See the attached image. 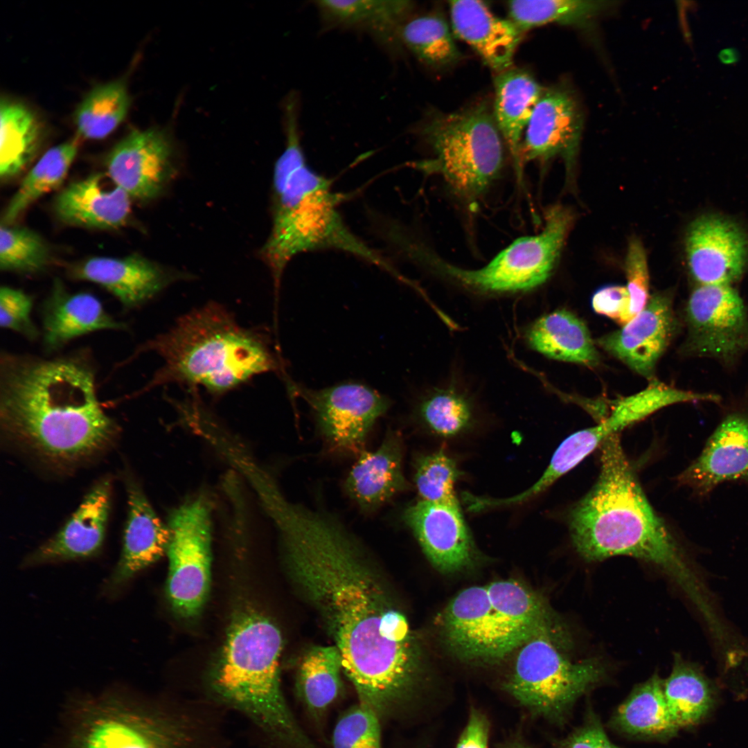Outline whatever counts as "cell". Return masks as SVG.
<instances>
[{
  "label": "cell",
  "instance_id": "cell-1",
  "mask_svg": "<svg viewBox=\"0 0 748 748\" xmlns=\"http://www.w3.org/2000/svg\"><path fill=\"white\" fill-rule=\"evenodd\" d=\"M274 522L290 571L325 621L359 702L380 718L405 706L420 679L416 645L356 538L332 514L292 502Z\"/></svg>",
  "mask_w": 748,
  "mask_h": 748
},
{
  "label": "cell",
  "instance_id": "cell-2",
  "mask_svg": "<svg viewBox=\"0 0 748 748\" xmlns=\"http://www.w3.org/2000/svg\"><path fill=\"white\" fill-rule=\"evenodd\" d=\"M0 423L10 437L61 461L94 454L117 432L98 401L85 350L49 359L1 352Z\"/></svg>",
  "mask_w": 748,
  "mask_h": 748
},
{
  "label": "cell",
  "instance_id": "cell-3",
  "mask_svg": "<svg viewBox=\"0 0 748 748\" xmlns=\"http://www.w3.org/2000/svg\"><path fill=\"white\" fill-rule=\"evenodd\" d=\"M600 447L597 481L569 515L576 551L587 561L626 555L650 562L671 577L692 600L697 598L700 582L677 540L649 504L618 434L610 435Z\"/></svg>",
  "mask_w": 748,
  "mask_h": 748
},
{
  "label": "cell",
  "instance_id": "cell-4",
  "mask_svg": "<svg viewBox=\"0 0 748 748\" xmlns=\"http://www.w3.org/2000/svg\"><path fill=\"white\" fill-rule=\"evenodd\" d=\"M286 145L276 160L272 180V222L260 256L269 269L275 306L284 271L296 256L335 250L353 255L404 283L392 262L347 225L339 206L347 195L336 192L332 181L308 163L301 146L297 116L286 118Z\"/></svg>",
  "mask_w": 748,
  "mask_h": 748
},
{
  "label": "cell",
  "instance_id": "cell-5",
  "mask_svg": "<svg viewBox=\"0 0 748 748\" xmlns=\"http://www.w3.org/2000/svg\"><path fill=\"white\" fill-rule=\"evenodd\" d=\"M148 351L159 355L163 365L131 397L172 383L191 389L200 386L221 396L280 368L265 335L240 326L229 310L213 302L179 317L170 330L139 346L117 367Z\"/></svg>",
  "mask_w": 748,
  "mask_h": 748
},
{
  "label": "cell",
  "instance_id": "cell-6",
  "mask_svg": "<svg viewBox=\"0 0 748 748\" xmlns=\"http://www.w3.org/2000/svg\"><path fill=\"white\" fill-rule=\"evenodd\" d=\"M283 640L276 625L253 609L233 618L210 676L216 698L248 716L289 748H315L294 720L280 685Z\"/></svg>",
  "mask_w": 748,
  "mask_h": 748
},
{
  "label": "cell",
  "instance_id": "cell-7",
  "mask_svg": "<svg viewBox=\"0 0 748 748\" xmlns=\"http://www.w3.org/2000/svg\"><path fill=\"white\" fill-rule=\"evenodd\" d=\"M573 220L570 210L560 205L552 206L546 211L540 233L519 238L486 265L475 269L447 262L413 236L402 242L400 254L475 293L524 292L540 286L550 277Z\"/></svg>",
  "mask_w": 748,
  "mask_h": 748
},
{
  "label": "cell",
  "instance_id": "cell-8",
  "mask_svg": "<svg viewBox=\"0 0 748 748\" xmlns=\"http://www.w3.org/2000/svg\"><path fill=\"white\" fill-rule=\"evenodd\" d=\"M60 748H193L194 727L126 693L75 699L66 709Z\"/></svg>",
  "mask_w": 748,
  "mask_h": 748
},
{
  "label": "cell",
  "instance_id": "cell-9",
  "mask_svg": "<svg viewBox=\"0 0 748 748\" xmlns=\"http://www.w3.org/2000/svg\"><path fill=\"white\" fill-rule=\"evenodd\" d=\"M421 134L433 157L414 167L440 175L465 202L478 200L498 179L504 162L503 137L487 105L436 114Z\"/></svg>",
  "mask_w": 748,
  "mask_h": 748
},
{
  "label": "cell",
  "instance_id": "cell-10",
  "mask_svg": "<svg viewBox=\"0 0 748 748\" xmlns=\"http://www.w3.org/2000/svg\"><path fill=\"white\" fill-rule=\"evenodd\" d=\"M558 627L542 629L519 648L505 690L534 715L560 720L574 702L605 675L598 658L580 661L567 659L560 650L565 636Z\"/></svg>",
  "mask_w": 748,
  "mask_h": 748
},
{
  "label": "cell",
  "instance_id": "cell-11",
  "mask_svg": "<svg viewBox=\"0 0 748 748\" xmlns=\"http://www.w3.org/2000/svg\"><path fill=\"white\" fill-rule=\"evenodd\" d=\"M211 517L210 504L202 497L181 505L169 517L167 594L173 610L181 618L197 616L208 594Z\"/></svg>",
  "mask_w": 748,
  "mask_h": 748
},
{
  "label": "cell",
  "instance_id": "cell-12",
  "mask_svg": "<svg viewBox=\"0 0 748 748\" xmlns=\"http://www.w3.org/2000/svg\"><path fill=\"white\" fill-rule=\"evenodd\" d=\"M682 355L713 359L727 368L748 353V310L729 285H697L687 301Z\"/></svg>",
  "mask_w": 748,
  "mask_h": 748
},
{
  "label": "cell",
  "instance_id": "cell-13",
  "mask_svg": "<svg viewBox=\"0 0 748 748\" xmlns=\"http://www.w3.org/2000/svg\"><path fill=\"white\" fill-rule=\"evenodd\" d=\"M288 384L310 407L330 447L339 452L359 455L371 427L391 406L387 398L360 383L345 382L319 390Z\"/></svg>",
  "mask_w": 748,
  "mask_h": 748
},
{
  "label": "cell",
  "instance_id": "cell-14",
  "mask_svg": "<svg viewBox=\"0 0 748 748\" xmlns=\"http://www.w3.org/2000/svg\"><path fill=\"white\" fill-rule=\"evenodd\" d=\"M106 168L109 179L131 199L150 201L176 175L172 141L159 128L133 130L111 150Z\"/></svg>",
  "mask_w": 748,
  "mask_h": 748
},
{
  "label": "cell",
  "instance_id": "cell-15",
  "mask_svg": "<svg viewBox=\"0 0 748 748\" xmlns=\"http://www.w3.org/2000/svg\"><path fill=\"white\" fill-rule=\"evenodd\" d=\"M677 482L700 498L727 482L748 486V409L726 412L698 456L677 476Z\"/></svg>",
  "mask_w": 748,
  "mask_h": 748
},
{
  "label": "cell",
  "instance_id": "cell-16",
  "mask_svg": "<svg viewBox=\"0 0 748 748\" xmlns=\"http://www.w3.org/2000/svg\"><path fill=\"white\" fill-rule=\"evenodd\" d=\"M677 328L670 294L656 293L627 323L601 337L597 343L630 369L651 380Z\"/></svg>",
  "mask_w": 748,
  "mask_h": 748
},
{
  "label": "cell",
  "instance_id": "cell-17",
  "mask_svg": "<svg viewBox=\"0 0 748 748\" xmlns=\"http://www.w3.org/2000/svg\"><path fill=\"white\" fill-rule=\"evenodd\" d=\"M431 564L444 573L473 566L479 557L459 506L420 500L402 514Z\"/></svg>",
  "mask_w": 748,
  "mask_h": 748
},
{
  "label": "cell",
  "instance_id": "cell-18",
  "mask_svg": "<svg viewBox=\"0 0 748 748\" xmlns=\"http://www.w3.org/2000/svg\"><path fill=\"white\" fill-rule=\"evenodd\" d=\"M686 251L690 274L697 285H729L742 276L748 241L733 222L704 215L689 226Z\"/></svg>",
  "mask_w": 748,
  "mask_h": 748
},
{
  "label": "cell",
  "instance_id": "cell-19",
  "mask_svg": "<svg viewBox=\"0 0 748 748\" xmlns=\"http://www.w3.org/2000/svg\"><path fill=\"white\" fill-rule=\"evenodd\" d=\"M576 98L565 87L545 89L537 103L521 145V161H546L561 157L567 168L575 161L582 130Z\"/></svg>",
  "mask_w": 748,
  "mask_h": 748
},
{
  "label": "cell",
  "instance_id": "cell-20",
  "mask_svg": "<svg viewBox=\"0 0 748 748\" xmlns=\"http://www.w3.org/2000/svg\"><path fill=\"white\" fill-rule=\"evenodd\" d=\"M69 274L104 287L126 309L138 308L172 283L191 277L137 254L93 257L72 266Z\"/></svg>",
  "mask_w": 748,
  "mask_h": 748
},
{
  "label": "cell",
  "instance_id": "cell-21",
  "mask_svg": "<svg viewBox=\"0 0 748 748\" xmlns=\"http://www.w3.org/2000/svg\"><path fill=\"white\" fill-rule=\"evenodd\" d=\"M442 632L446 645L460 659L496 660L495 620L486 585L466 588L450 600L443 615Z\"/></svg>",
  "mask_w": 748,
  "mask_h": 748
},
{
  "label": "cell",
  "instance_id": "cell-22",
  "mask_svg": "<svg viewBox=\"0 0 748 748\" xmlns=\"http://www.w3.org/2000/svg\"><path fill=\"white\" fill-rule=\"evenodd\" d=\"M110 493L108 479L98 483L62 528L30 554L24 564L84 558L98 552L105 537Z\"/></svg>",
  "mask_w": 748,
  "mask_h": 748
},
{
  "label": "cell",
  "instance_id": "cell-23",
  "mask_svg": "<svg viewBox=\"0 0 748 748\" xmlns=\"http://www.w3.org/2000/svg\"><path fill=\"white\" fill-rule=\"evenodd\" d=\"M402 461V437L391 429L377 449H364L360 453L345 481L344 488L361 511L372 513L409 488Z\"/></svg>",
  "mask_w": 748,
  "mask_h": 748
},
{
  "label": "cell",
  "instance_id": "cell-24",
  "mask_svg": "<svg viewBox=\"0 0 748 748\" xmlns=\"http://www.w3.org/2000/svg\"><path fill=\"white\" fill-rule=\"evenodd\" d=\"M105 176L93 174L71 183L56 197L54 211L63 223L89 229L110 230L124 226L131 212V198Z\"/></svg>",
  "mask_w": 748,
  "mask_h": 748
},
{
  "label": "cell",
  "instance_id": "cell-25",
  "mask_svg": "<svg viewBox=\"0 0 748 748\" xmlns=\"http://www.w3.org/2000/svg\"><path fill=\"white\" fill-rule=\"evenodd\" d=\"M45 348L55 350L72 339L99 330H125L127 325L114 319L100 301L89 293L72 294L55 280L42 308Z\"/></svg>",
  "mask_w": 748,
  "mask_h": 748
},
{
  "label": "cell",
  "instance_id": "cell-26",
  "mask_svg": "<svg viewBox=\"0 0 748 748\" xmlns=\"http://www.w3.org/2000/svg\"><path fill=\"white\" fill-rule=\"evenodd\" d=\"M455 35L469 44L493 70L501 73L513 64L524 32L510 19L496 16L480 1L449 2Z\"/></svg>",
  "mask_w": 748,
  "mask_h": 748
},
{
  "label": "cell",
  "instance_id": "cell-27",
  "mask_svg": "<svg viewBox=\"0 0 748 748\" xmlns=\"http://www.w3.org/2000/svg\"><path fill=\"white\" fill-rule=\"evenodd\" d=\"M128 515L122 553L109 584H123L167 552L170 531L155 513L139 486L127 481Z\"/></svg>",
  "mask_w": 748,
  "mask_h": 748
},
{
  "label": "cell",
  "instance_id": "cell-28",
  "mask_svg": "<svg viewBox=\"0 0 748 748\" xmlns=\"http://www.w3.org/2000/svg\"><path fill=\"white\" fill-rule=\"evenodd\" d=\"M315 4L326 27L362 29L394 47L401 44L400 29L414 6L406 0H320Z\"/></svg>",
  "mask_w": 748,
  "mask_h": 748
},
{
  "label": "cell",
  "instance_id": "cell-29",
  "mask_svg": "<svg viewBox=\"0 0 748 748\" xmlns=\"http://www.w3.org/2000/svg\"><path fill=\"white\" fill-rule=\"evenodd\" d=\"M495 86V120L520 173L523 135L545 89L529 73L515 68L499 73Z\"/></svg>",
  "mask_w": 748,
  "mask_h": 748
},
{
  "label": "cell",
  "instance_id": "cell-30",
  "mask_svg": "<svg viewBox=\"0 0 748 748\" xmlns=\"http://www.w3.org/2000/svg\"><path fill=\"white\" fill-rule=\"evenodd\" d=\"M525 339L531 348L553 359L589 367L600 362L588 328L566 310L540 317L527 328Z\"/></svg>",
  "mask_w": 748,
  "mask_h": 748
},
{
  "label": "cell",
  "instance_id": "cell-31",
  "mask_svg": "<svg viewBox=\"0 0 748 748\" xmlns=\"http://www.w3.org/2000/svg\"><path fill=\"white\" fill-rule=\"evenodd\" d=\"M664 694L675 725L688 727L699 722L709 712L713 700V687L699 666L675 654L670 676L664 681Z\"/></svg>",
  "mask_w": 748,
  "mask_h": 748
},
{
  "label": "cell",
  "instance_id": "cell-32",
  "mask_svg": "<svg viewBox=\"0 0 748 748\" xmlns=\"http://www.w3.org/2000/svg\"><path fill=\"white\" fill-rule=\"evenodd\" d=\"M342 659L335 645L315 646L303 657L296 689L309 713L321 718L337 699L341 686Z\"/></svg>",
  "mask_w": 748,
  "mask_h": 748
},
{
  "label": "cell",
  "instance_id": "cell-33",
  "mask_svg": "<svg viewBox=\"0 0 748 748\" xmlns=\"http://www.w3.org/2000/svg\"><path fill=\"white\" fill-rule=\"evenodd\" d=\"M78 152L75 141L48 149L24 177L8 204L1 224H13L33 202L61 185Z\"/></svg>",
  "mask_w": 748,
  "mask_h": 748
},
{
  "label": "cell",
  "instance_id": "cell-34",
  "mask_svg": "<svg viewBox=\"0 0 748 748\" xmlns=\"http://www.w3.org/2000/svg\"><path fill=\"white\" fill-rule=\"evenodd\" d=\"M0 176L6 181L18 175L34 156L39 129L33 113L24 105L1 100L0 108Z\"/></svg>",
  "mask_w": 748,
  "mask_h": 748
},
{
  "label": "cell",
  "instance_id": "cell-35",
  "mask_svg": "<svg viewBox=\"0 0 748 748\" xmlns=\"http://www.w3.org/2000/svg\"><path fill=\"white\" fill-rule=\"evenodd\" d=\"M720 395L675 388L654 380L643 390L621 398L614 405L609 415L600 423L609 434L640 421L654 412L670 405L697 402H718Z\"/></svg>",
  "mask_w": 748,
  "mask_h": 748
},
{
  "label": "cell",
  "instance_id": "cell-36",
  "mask_svg": "<svg viewBox=\"0 0 748 748\" xmlns=\"http://www.w3.org/2000/svg\"><path fill=\"white\" fill-rule=\"evenodd\" d=\"M658 675L638 686L619 706L616 722L623 730L635 735L665 736L677 728L670 717Z\"/></svg>",
  "mask_w": 748,
  "mask_h": 748
},
{
  "label": "cell",
  "instance_id": "cell-37",
  "mask_svg": "<svg viewBox=\"0 0 748 748\" xmlns=\"http://www.w3.org/2000/svg\"><path fill=\"white\" fill-rule=\"evenodd\" d=\"M594 0H518L508 3L510 20L524 33L550 23L582 26L614 6Z\"/></svg>",
  "mask_w": 748,
  "mask_h": 748
},
{
  "label": "cell",
  "instance_id": "cell-38",
  "mask_svg": "<svg viewBox=\"0 0 748 748\" xmlns=\"http://www.w3.org/2000/svg\"><path fill=\"white\" fill-rule=\"evenodd\" d=\"M129 107V95L122 81L99 85L87 94L75 111L78 132L88 139H104L124 120Z\"/></svg>",
  "mask_w": 748,
  "mask_h": 748
},
{
  "label": "cell",
  "instance_id": "cell-39",
  "mask_svg": "<svg viewBox=\"0 0 748 748\" xmlns=\"http://www.w3.org/2000/svg\"><path fill=\"white\" fill-rule=\"evenodd\" d=\"M400 40L428 66H450L461 56L447 21L438 14L408 19L400 29Z\"/></svg>",
  "mask_w": 748,
  "mask_h": 748
},
{
  "label": "cell",
  "instance_id": "cell-40",
  "mask_svg": "<svg viewBox=\"0 0 748 748\" xmlns=\"http://www.w3.org/2000/svg\"><path fill=\"white\" fill-rule=\"evenodd\" d=\"M417 413L431 431L445 437L464 431L473 420L470 400L452 387L437 389L429 393L419 402Z\"/></svg>",
  "mask_w": 748,
  "mask_h": 748
},
{
  "label": "cell",
  "instance_id": "cell-41",
  "mask_svg": "<svg viewBox=\"0 0 748 748\" xmlns=\"http://www.w3.org/2000/svg\"><path fill=\"white\" fill-rule=\"evenodd\" d=\"M51 260L50 248L33 230L1 225L0 268L2 271L34 274L44 270Z\"/></svg>",
  "mask_w": 748,
  "mask_h": 748
},
{
  "label": "cell",
  "instance_id": "cell-42",
  "mask_svg": "<svg viewBox=\"0 0 748 748\" xmlns=\"http://www.w3.org/2000/svg\"><path fill=\"white\" fill-rule=\"evenodd\" d=\"M460 474L454 459L440 451L416 459L414 481L422 500L459 506L454 484Z\"/></svg>",
  "mask_w": 748,
  "mask_h": 748
},
{
  "label": "cell",
  "instance_id": "cell-43",
  "mask_svg": "<svg viewBox=\"0 0 748 748\" xmlns=\"http://www.w3.org/2000/svg\"><path fill=\"white\" fill-rule=\"evenodd\" d=\"M332 745V748H382L380 717L359 702L337 721Z\"/></svg>",
  "mask_w": 748,
  "mask_h": 748
},
{
  "label": "cell",
  "instance_id": "cell-44",
  "mask_svg": "<svg viewBox=\"0 0 748 748\" xmlns=\"http://www.w3.org/2000/svg\"><path fill=\"white\" fill-rule=\"evenodd\" d=\"M33 298L19 289L2 286L0 289V326L19 333L29 340L35 339L39 331L31 319Z\"/></svg>",
  "mask_w": 748,
  "mask_h": 748
},
{
  "label": "cell",
  "instance_id": "cell-45",
  "mask_svg": "<svg viewBox=\"0 0 748 748\" xmlns=\"http://www.w3.org/2000/svg\"><path fill=\"white\" fill-rule=\"evenodd\" d=\"M625 266L626 287L630 297V314L633 319L645 308L650 299L646 253L638 238H632L629 242Z\"/></svg>",
  "mask_w": 748,
  "mask_h": 748
},
{
  "label": "cell",
  "instance_id": "cell-46",
  "mask_svg": "<svg viewBox=\"0 0 748 748\" xmlns=\"http://www.w3.org/2000/svg\"><path fill=\"white\" fill-rule=\"evenodd\" d=\"M594 310L624 326L632 319L630 297L625 286L607 285L598 290L592 296Z\"/></svg>",
  "mask_w": 748,
  "mask_h": 748
},
{
  "label": "cell",
  "instance_id": "cell-47",
  "mask_svg": "<svg viewBox=\"0 0 748 748\" xmlns=\"http://www.w3.org/2000/svg\"><path fill=\"white\" fill-rule=\"evenodd\" d=\"M490 724L486 716L472 708L456 748H488Z\"/></svg>",
  "mask_w": 748,
  "mask_h": 748
},
{
  "label": "cell",
  "instance_id": "cell-48",
  "mask_svg": "<svg viewBox=\"0 0 748 748\" xmlns=\"http://www.w3.org/2000/svg\"><path fill=\"white\" fill-rule=\"evenodd\" d=\"M562 748H620L607 738L597 722H591L573 733Z\"/></svg>",
  "mask_w": 748,
  "mask_h": 748
},
{
  "label": "cell",
  "instance_id": "cell-49",
  "mask_svg": "<svg viewBox=\"0 0 748 748\" xmlns=\"http://www.w3.org/2000/svg\"><path fill=\"white\" fill-rule=\"evenodd\" d=\"M509 748H526V747L523 746V745H513V746H512V747H510Z\"/></svg>",
  "mask_w": 748,
  "mask_h": 748
}]
</instances>
